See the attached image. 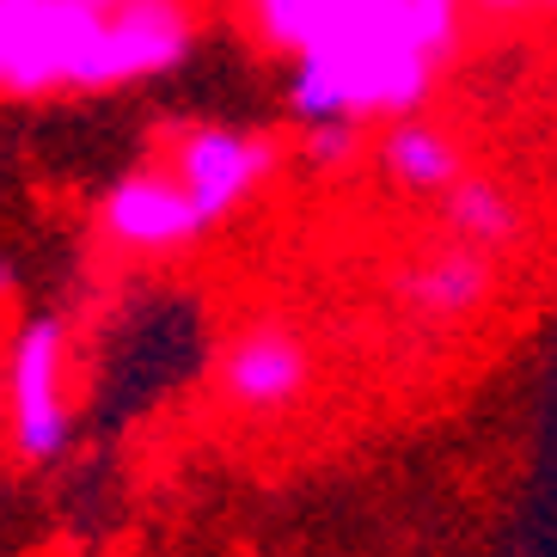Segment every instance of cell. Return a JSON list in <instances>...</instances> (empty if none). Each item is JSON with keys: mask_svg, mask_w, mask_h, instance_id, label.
<instances>
[{"mask_svg": "<svg viewBox=\"0 0 557 557\" xmlns=\"http://www.w3.org/2000/svg\"><path fill=\"white\" fill-rule=\"evenodd\" d=\"M104 13L81 0H0V99L99 92Z\"/></svg>", "mask_w": 557, "mask_h": 557, "instance_id": "6da1fadb", "label": "cell"}, {"mask_svg": "<svg viewBox=\"0 0 557 557\" xmlns=\"http://www.w3.org/2000/svg\"><path fill=\"white\" fill-rule=\"evenodd\" d=\"M0 435L13 442L18 466H55L74 447V405H67V325L37 312L0 344Z\"/></svg>", "mask_w": 557, "mask_h": 557, "instance_id": "7a4b0ae2", "label": "cell"}, {"mask_svg": "<svg viewBox=\"0 0 557 557\" xmlns=\"http://www.w3.org/2000/svg\"><path fill=\"white\" fill-rule=\"evenodd\" d=\"M282 165V148L270 135H251V129H227V123H197L172 141V178L184 184L190 209L221 227L227 214H239L263 184L276 178Z\"/></svg>", "mask_w": 557, "mask_h": 557, "instance_id": "3957f363", "label": "cell"}, {"mask_svg": "<svg viewBox=\"0 0 557 557\" xmlns=\"http://www.w3.org/2000/svg\"><path fill=\"white\" fill-rule=\"evenodd\" d=\"M197 50V7L190 0H116L99 37V92L178 74Z\"/></svg>", "mask_w": 557, "mask_h": 557, "instance_id": "277c9868", "label": "cell"}, {"mask_svg": "<svg viewBox=\"0 0 557 557\" xmlns=\"http://www.w3.org/2000/svg\"><path fill=\"white\" fill-rule=\"evenodd\" d=\"M99 233H104V246L129 251V258H165V251L197 246L202 233H209V221L190 209L184 184L165 165H148V172H123L104 190Z\"/></svg>", "mask_w": 557, "mask_h": 557, "instance_id": "5b68a950", "label": "cell"}, {"mask_svg": "<svg viewBox=\"0 0 557 557\" xmlns=\"http://www.w3.org/2000/svg\"><path fill=\"white\" fill-rule=\"evenodd\" d=\"M312 386V349L295 325H246L233 331L227 349H221V398L246 417H276V410H295Z\"/></svg>", "mask_w": 557, "mask_h": 557, "instance_id": "8992f818", "label": "cell"}, {"mask_svg": "<svg viewBox=\"0 0 557 557\" xmlns=\"http://www.w3.org/2000/svg\"><path fill=\"white\" fill-rule=\"evenodd\" d=\"M393 295H398V312L417 319V325H466L496 295V258L459 246V239L429 246L417 258H405Z\"/></svg>", "mask_w": 557, "mask_h": 557, "instance_id": "52a82bcc", "label": "cell"}, {"mask_svg": "<svg viewBox=\"0 0 557 557\" xmlns=\"http://www.w3.org/2000/svg\"><path fill=\"white\" fill-rule=\"evenodd\" d=\"M380 172L410 190V197H442L447 184L466 172V148H459V135L442 129L435 116H393L386 135H380Z\"/></svg>", "mask_w": 557, "mask_h": 557, "instance_id": "ba28073f", "label": "cell"}, {"mask_svg": "<svg viewBox=\"0 0 557 557\" xmlns=\"http://www.w3.org/2000/svg\"><path fill=\"white\" fill-rule=\"evenodd\" d=\"M442 221H447V239L484 251V258H496V251H508L521 239V202H515V190L503 178H491V172H472V165L442 190Z\"/></svg>", "mask_w": 557, "mask_h": 557, "instance_id": "9c48e42d", "label": "cell"}, {"mask_svg": "<svg viewBox=\"0 0 557 557\" xmlns=\"http://www.w3.org/2000/svg\"><path fill=\"white\" fill-rule=\"evenodd\" d=\"M361 153V123H307L300 129V160L319 172H344Z\"/></svg>", "mask_w": 557, "mask_h": 557, "instance_id": "30bf717a", "label": "cell"}, {"mask_svg": "<svg viewBox=\"0 0 557 557\" xmlns=\"http://www.w3.org/2000/svg\"><path fill=\"white\" fill-rule=\"evenodd\" d=\"M478 7H491V13H521V7H552V0H478Z\"/></svg>", "mask_w": 557, "mask_h": 557, "instance_id": "8fae6325", "label": "cell"}, {"mask_svg": "<svg viewBox=\"0 0 557 557\" xmlns=\"http://www.w3.org/2000/svg\"><path fill=\"white\" fill-rule=\"evenodd\" d=\"M0 295H13V263L0 258Z\"/></svg>", "mask_w": 557, "mask_h": 557, "instance_id": "7c38bea8", "label": "cell"}, {"mask_svg": "<svg viewBox=\"0 0 557 557\" xmlns=\"http://www.w3.org/2000/svg\"><path fill=\"white\" fill-rule=\"evenodd\" d=\"M81 7H92V13H111L116 0H81Z\"/></svg>", "mask_w": 557, "mask_h": 557, "instance_id": "4fadbf2b", "label": "cell"}]
</instances>
